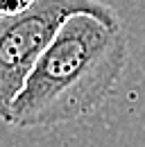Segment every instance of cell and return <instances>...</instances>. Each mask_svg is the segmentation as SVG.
<instances>
[{"mask_svg": "<svg viewBox=\"0 0 145 147\" xmlns=\"http://www.w3.org/2000/svg\"><path fill=\"white\" fill-rule=\"evenodd\" d=\"M34 5V0H0V16H12Z\"/></svg>", "mask_w": 145, "mask_h": 147, "instance_id": "3", "label": "cell"}, {"mask_svg": "<svg viewBox=\"0 0 145 147\" xmlns=\"http://www.w3.org/2000/svg\"><path fill=\"white\" fill-rule=\"evenodd\" d=\"M127 57L123 23L72 14L32 68L5 122L36 129L89 115L113 93Z\"/></svg>", "mask_w": 145, "mask_h": 147, "instance_id": "1", "label": "cell"}, {"mask_svg": "<svg viewBox=\"0 0 145 147\" xmlns=\"http://www.w3.org/2000/svg\"><path fill=\"white\" fill-rule=\"evenodd\" d=\"M72 14H93L104 23H120L116 9L102 0H34L27 9L0 16V120L52 43L59 27Z\"/></svg>", "mask_w": 145, "mask_h": 147, "instance_id": "2", "label": "cell"}]
</instances>
